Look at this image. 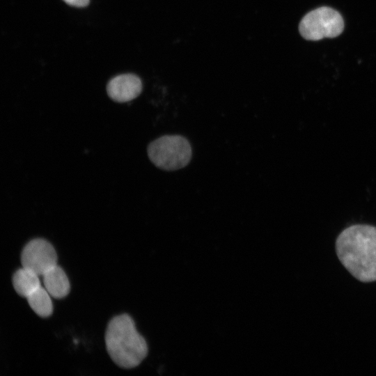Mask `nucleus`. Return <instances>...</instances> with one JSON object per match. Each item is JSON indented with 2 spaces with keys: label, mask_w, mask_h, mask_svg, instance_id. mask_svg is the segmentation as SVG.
Here are the masks:
<instances>
[{
  "label": "nucleus",
  "mask_w": 376,
  "mask_h": 376,
  "mask_svg": "<svg viewBox=\"0 0 376 376\" xmlns=\"http://www.w3.org/2000/svg\"><path fill=\"white\" fill-rule=\"evenodd\" d=\"M339 260L362 282L376 281V227L354 224L344 229L336 241Z\"/></svg>",
  "instance_id": "obj_1"
},
{
  "label": "nucleus",
  "mask_w": 376,
  "mask_h": 376,
  "mask_svg": "<svg viewBox=\"0 0 376 376\" xmlns=\"http://www.w3.org/2000/svg\"><path fill=\"white\" fill-rule=\"evenodd\" d=\"M105 343L111 359L124 368L137 366L148 354L146 340L127 314L117 315L110 320L105 333Z\"/></svg>",
  "instance_id": "obj_2"
},
{
  "label": "nucleus",
  "mask_w": 376,
  "mask_h": 376,
  "mask_svg": "<svg viewBox=\"0 0 376 376\" xmlns=\"http://www.w3.org/2000/svg\"><path fill=\"white\" fill-rule=\"evenodd\" d=\"M148 155L158 168L173 171L183 168L189 162L191 148L185 137L179 135H165L149 144Z\"/></svg>",
  "instance_id": "obj_3"
},
{
  "label": "nucleus",
  "mask_w": 376,
  "mask_h": 376,
  "mask_svg": "<svg viewBox=\"0 0 376 376\" xmlns=\"http://www.w3.org/2000/svg\"><path fill=\"white\" fill-rule=\"evenodd\" d=\"M343 29L341 15L329 7H320L309 12L302 18L299 26L300 34L308 40L335 38L343 32Z\"/></svg>",
  "instance_id": "obj_4"
},
{
  "label": "nucleus",
  "mask_w": 376,
  "mask_h": 376,
  "mask_svg": "<svg viewBox=\"0 0 376 376\" xmlns=\"http://www.w3.org/2000/svg\"><path fill=\"white\" fill-rule=\"evenodd\" d=\"M23 267L41 276L57 264V256L54 246L47 240L36 238L24 247L21 254Z\"/></svg>",
  "instance_id": "obj_5"
},
{
  "label": "nucleus",
  "mask_w": 376,
  "mask_h": 376,
  "mask_svg": "<svg viewBox=\"0 0 376 376\" xmlns=\"http://www.w3.org/2000/svg\"><path fill=\"white\" fill-rule=\"evenodd\" d=\"M141 90V79L132 74L118 75L112 78L107 86L109 97L118 102H126L136 98Z\"/></svg>",
  "instance_id": "obj_6"
},
{
  "label": "nucleus",
  "mask_w": 376,
  "mask_h": 376,
  "mask_svg": "<svg viewBox=\"0 0 376 376\" xmlns=\"http://www.w3.org/2000/svg\"><path fill=\"white\" fill-rule=\"evenodd\" d=\"M45 288L49 295L56 299L67 296L70 285L67 275L57 265L52 267L42 275Z\"/></svg>",
  "instance_id": "obj_7"
},
{
  "label": "nucleus",
  "mask_w": 376,
  "mask_h": 376,
  "mask_svg": "<svg viewBox=\"0 0 376 376\" xmlns=\"http://www.w3.org/2000/svg\"><path fill=\"white\" fill-rule=\"evenodd\" d=\"M13 284L16 292L25 298L41 286L39 275L23 267L13 274Z\"/></svg>",
  "instance_id": "obj_8"
},
{
  "label": "nucleus",
  "mask_w": 376,
  "mask_h": 376,
  "mask_svg": "<svg viewBox=\"0 0 376 376\" xmlns=\"http://www.w3.org/2000/svg\"><path fill=\"white\" fill-rule=\"evenodd\" d=\"M49 293L42 286L33 291L26 299L31 309L40 317L47 318L53 312Z\"/></svg>",
  "instance_id": "obj_9"
},
{
  "label": "nucleus",
  "mask_w": 376,
  "mask_h": 376,
  "mask_svg": "<svg viewBox=\"0 0 376 376\" xmlns=\"http://www.w3.org/2000/svg\"><path fill=\"white\" fill-rule=\"evenodd\" d=\"M63 1L70 6L78 7V8L85 7L89 3V0H63Z\"/></svg>",
  "instance_id": "obj_10"
}]
</instances>
